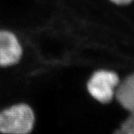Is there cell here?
Segmentation results:
<instances>
[{
  "label": "cell",
  "mask_w": 134,
  "mask_h": 134,
  "mask_svg": "<svg viewBox=\"0 0 134 134\" xmlns=\"http://www.w3.org/2000/svg\"><path fill=\"white\" fill-rule=\"evenodd\" d=\"M110 1H111L112 2L116 4V5H125L130 3L133 0H110Z\"/></svg>",
  "instance_id": "cell-6"
},
{
  "label": "cell",
  "mask_w": 134,
  "mask_h": 134,
  "mask_svg": "<svg viewBox=\"0 0 134 134\" xmlns=\"http://www.w3.org/2000/svg\"><path fill=\"white\" fill-rule=\"evenodd\" d=\"M23 48L14 34L7 30H0V66L8 67L19 62Z\"/></svg>",
  "instance_id": "cell-3"
},
{
  "label": "cell",
  "mask_w": 134,
  "mask_h": 134,
  "mask_svg": "<svg viewBox=\"0 0 134 134\" xmlns=\"http://www.w3.org/2000/svg\"><path fill=\"white\" fill-rule=\"evenodd\" d=\"M36 125V114L26 103H17L0 110V133L31 134Z\"/></svg>",
  "instance_id": "cell-1"
},
{
  "label": "cell",
  "mask_w": 134,
  "mask_h": 134,
  "mask_svg": "<svg viewBox=\"0 0 134 134\" xmlns=\"http://www.w3.org/2000/svg\"><path fill=\"white\" fill-rule=\"evenodd\" d=\"M120 80L115 72L100 70L95 72L87 83L89 94L98 102L108 104L115 96Z\"/></svg>",
  "instance_id": "cell-2"
},
{
  "label": "cell",
  "mask_w": 134,
  "mask_h": 134,
  "mask_svg": "<svg viewBox=\"0 0 134 134\" xmlns=\"http://www.w3.org/2000/svg\"><path fill=\"white\" fill-rule=\"evenodd\" d=\"M115 98L129 113H134V74L119 83L115 92Z\"/></svg>",
  "instance_id": "cell-4"
},
{
  "label": "cell",
  "mask_w": 134,
  "mask_h": 134,
  "mask_svg": "<svg viewBox=\"0 0 134 134\" xmlns=\"http://www.w3.org/2000/svg\"><path fill=\"white\" fill-rule=\"evenodd\" d=\"M113 134H134V113H129Z\"/></svg>",
  "instance_id": "cell-5"
}]
</instances>
